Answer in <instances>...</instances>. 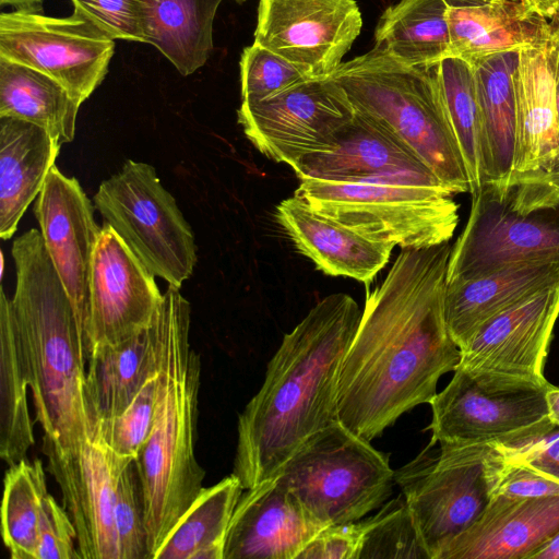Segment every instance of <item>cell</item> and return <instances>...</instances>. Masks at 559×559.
<instances>
[{
  "label": "cell",
  "instance_id": "1",
  "mask_svg": "<svg viewBox=\"0 0 559 559\" xmlns=\"http://www.w3.org/2000/svg\"><path fill=\"white\" fill-rule=\"evenodd\" d=\"M452 246L402 249L367 294L337 383L338 420L371 441L404 413L430 403L460 348L443 310Z\"/></svg>",
  "mask_w": 559,
  "mask_h": 559
},
{
  "label": "cell",
  "instance_id": "2",
  "mask_svg": "<svg viewBox=\"0 0 559 559\" xmlns=\"http://www.w3.org/2000/svg\"><path fill=\"white\" fill-rule=\"evenodd\" d=\"M360 316L352 296L334 293L283 336L238 417L233 474L243 489L276 477L312 435L338 420L340 369Z\"/></svg>",
  "mask_w": 559,
  "mask_h": 559
},
{
  "label": "cell",
  "instance_id": "3",
  "mask_svg": "<svg viewBox=\"0 0 559 559\" xmlns=\"http://www.w3.org/2000/svg\"><path fill=\"white\" fill-rule=\"evenodd\" d=\"M11 252L16 274L11 302L36 420L44 437L69 452L94 437L84 392L88 352L40 231L23 233Z\"/></svg>",
  "mask_w": 559,
  "mask_h": 559
},
{
  "label": "cell",
  "instance_id": "4",
  "mask_svg": "<svg viewBox=\"0 0 559 559\" xmlns=\"http://www.w3.org/2000/svg\"><path fill=\"white\" fill-rule=\"evenodd\" d=\"M191 307L168 285L154 319L159 380L151 432L135 459L150 557L195 500L205 472L195 457L201 360L190 344Z\"/></svg>",
  "mask_w": 559,
  "mask_h": 559
},
{
  "label": "cell",
  "instance_id": "5",
  "mask_svg": "<svg viewBox=\"0 0 559 559\" xmlns=\"http://www.w3.org/2000/svg\"><path fill=\"white\" fill-rule=\"evenodd\" d=\"M355 110L376 120L454 194L469 192L465 164L438 80V63L413 67L383 51L343 62L330 74Z\"/></svg>",
  "mask_w": 559,
  "mask_h": 559
},
{
  "label": "cell",
  "instance_id": "6",
  "mask_svg": "<svg viewBox=\"0 0 559 559\" xmlns=\"http://www.w3.org/2000/svg\"><path fill=\"white\" fill-rule=\"evenodd\" d=\"M504 463L503 452L492 444L430 441L395 471V484L430 559H438L485 512Z\"/></svg>",
  "mask_w": 559,
  "mask_h": 559
},
{
  "label": "cell",
  "instance_id": "7",
  "mask_svg": "<svg viewBox=\"0 0 559 559\" xmlns=\"http://www.w3.org/2000/svg\"><path fill=\"white\" fill-rule=\"evenodd\" d=\"M340 420L312 435L280 474L325 527L361 520L393 492L389 456Z\"/></svg>",
  "mask_w": 559,
  "mask_h": 559
},
{
  "label": "cell",
  "instance_id": "8",
  "mask_svg": "<svg viewBox=\"0 0 559 559\" xmlns=\"http://www.w3.org/2000/svg\"><path fill=\"white\" fill-rule=\"evenodd\" d=\"M294 194L316 212L393 248L441 245L459 223V205L444 188L300 179Z\"/></svg>",
  "mask_w": 559,
  "mask_h": 559
},
{
  "label": "cell",
  "instance_id": "9",
  "mask_svg": "<svg viewBox=\"0 0 559 559\" xmlns=\"http://www.w3.org/2000/svg\"><path fill=\"white\" fill-rule=\"evenodd\" d=\"M546 379L537 380L456 366L449 384L429 403L433 442L515 447L555 426Z\"/></svg>",
  "mask_w": 559,
  "mask_h": 559
},
{
  "label": "cell",
  "instance_id": "10",
  "mask_svg": "<svg viewBox=\"0 0 559 559\" xmlns=\"http://www.w3.org/2000/svg\"><path fill=\"white\" fill-rule=\"evenodd\" d=\"M95 209L135 255L168 285L180 288L197 263L193 231L153 166L127 160L104 180Z\"/></svg>",
  "mask_w": 559,
  "mask_h": 559
},
{
  "label": "cell",
  "instance_id": "11",
  "mask_svg": "<svg viewBox=\"0 0 559 559\" xmlns=\"http://www.w3.org/2000/svg\"><path fill=\"white\" fill-rule=\"evenodd\" d=\"M559 259V202L521 209L497 187L472 194L467 223L452 246L447 284L533 260Z\"/></svg>",
  "mask_w": 559,
  "mask_h": 559
},
{
  "label": "cell",
  "instance_id": "12",
  "mask_svg": "<svg viewBox=\"0 0 559 559\" xmlns=\"http://www.w3.org/2000/svg\"><path fill=\"white\" fill-rule=\"evenodd\" d=\"M114 52L115 40L75 12L67 17L16 10L0 15V58L49 75L80 105L105 79Z\"/></svg>",
  "mask_w": 559,
  "mask_h": 559
},
{
  "label": "cell",
  "instance_id": "13",
  "mask_svg": "<svg viewBox=\"0 0 559 559\" xmlns=\"http://www.w3.org/2000/svg\"><path fill=\"white\" fill-rule=\"evenodd\" d=\"M238 123L266 157L289 165L329 150L355 116L344 88L331 76L307 78L258 102H241Z\"/></svg>",
  "mask_w": 559,
  "mask_h": 559
},
{
  "label": "cell",
  "instance_id": "14",
  "mask_svg": "<svg viewBox=\"0 0 559 559\" xmlns=\"http://www.w3.org/2000/svg\"><path fill=\"white\" fill-rule=\"evenodd\" d=\"M43 452L74 525L81 559H120L114 508L119 477L132 457L117 454L97 432L69 452L43 437Z\"/></svg>",
  "mask_w": 559,
  "mask_h": 559
},
{
  "label": "cell",
  "instance_id": "15",
  "mask_svg": "<svg viewBox=\"0 0 559 559\" xmlns=\"http://www.w3.org/2000/svg\"><path fill=\"white\" fill-rule=\"evenodd\" d=\"M361 27L355 0H260L253 43L308 78L326 76L343 63Z\"/></svg>",
  "mask_w": 559,
  "mask_h": 559
},
{
  "label": "cell",
  "instance_id": "16",
  "mask_svg": "<svg viewBox=\"0 0 559 559\" xmlns=\"http://www.w3.org/2000/svg\"><path fill=\"white\" fill-rule=\"evenodd\" d=\"M162 300L155 274L104 223L91 263L88 355L96 347L126 342L147 330Z\"/></svg>",
  "mask_w": 559,
  "mask_h": 559
},
{
  "label": "cell",
  "instance_id": "17",
  "mask_svg": "<svg viewBox=\"0 0 559 559\" xmlns=\"http://www.w3.org/2000/svg\"><path fill=\"white\" fill-rule=\"evenodd\" d=\"M94 209L79 180L55 165L33 210L46 251L74 307L86 349L91 263L100 231Z\"/></svg>",
  "mask_w": 559,
  "mask_h": 559
},
{
  "label": "cell",
  "instance_id": "18",
  "mask_svg": "<svg viewBox=\"0 0 559 559\" xmlns=\"http://www.w3.org/2000/svg\"><path fill=\"white\" fill-rule=\"evenodd\" d=\"M292 168L299 179L448 189L386 129L357 110L329 150L307 154Z\"/></svg>",
  "mask_w": 559,
  "mask_h": 559
},
{
  "label": "cell",
  "instance_id": "19",
  "mask_svg": "<svg viewBox=\"0 0 559 559\" xmlns=\"http://www.w3.org/2000/svg\"><path fill=\"white\" fill-rule=\"evenodd\" d=\"M556 52V34L551 22L550 29L544 36L519 50L514 74L515 153L512 176L507 187L535 181L557 171L559 130L555 95Z\"/></svg>",
  "mask_w": 559,
  "mask_h": 559
},
{
  "label": "cell",
  "instance_id": "20",
  "mask_svg": "<svg viewBox=\"0 0 559 559\" xmlns=\"http://www.w3.org/2000/svg\"><path fill=\"white\" fill-rule=\"evenodd\" d=\"M559 317V283L486 321L460 349L457 366L543 380Z\"/></svg>",
  "mask_w": 559,
  "mask_h": 559
},
{
  "label": "cell",
  "instance_id": "21",
  "mask_svg": "<svg viewBox=\"0 0 559 559\" xmlns=\"http://www.w3.org/2000/svg\"><path fill=\"white\" fill-rule=\"evenodd\" d=\"M245 490L229 524L224 559H297L325 527L281 475Z\"/></svg>",
  "mask_w": 559,
  "mask_h": 559
},
{
  "label": "cell",
  "instance_id": "22",
  "mask_svg": "<svg viewBox=\"0 0 559 559\" xmlns=\"http://www.w3.org/2000/svg\"><path fill=\"white\" fill-rule=\"evenodd\" d=\"M559 531V495L513 499L495 495L480 518L438 559H528Z\"/></svg>",
  "mask_w": 559,
  "mask_h": 559
},
{
  "label": "cell",
  "instance_id": "23",
  "mask_svg": "<svg viewBox=\"0 0 559 559\" xmlns=\"http://www.w3.org/2000/svg\"><path fill=\"white\" fill-rule=\"evenodd\" d=\"M275 218L296 249L323 273L367 286L386 265L393 249L316 212L295 194L277 204Z\"/></svg>",
  "mask_w": 559,
  "mask_h": 559
},
{
  "label": "cell",
  "instance_id": "24",
  "mask_svg": "<svg viewBox=\"0 0 559 559\" xmlns=\"http://www.w3.org/2000/svg\"><path fill=\"white\" fill-rule=\"evenodd\" d=\"M558 283L559 259L524 261L449 283L443 300L448 331L461 349L486 321Z\"/></svg>",
  "mask_w": 559,
  "mask_h": 559
},
{
  "label": "cell",
  "instance_id": "25",
  "mask_svg": "<svg viewBox=\"0 0 559 559\" xmlns=\"http://www.w3.org/2000/svg\"><path fill=\"white\" fill-rule=\"evenodd\" d=\"M61 144L43 128L0 117V237L8 240L40 193Z\"/></svg>",
  "mask_w": 559,
  "mask_h": 559
},
{
  "label": "cell",
  "instance_id": "26",
  "mask_svg": "<svg viewBox=\"0 0 559 559\" xmlns=\"http://www.w3.org/2000/svg\"><path fill=\"white\" fill-rule=\"evenodd\" d=\"M519 50L491 53L469 62L481 117L485 183L498 188L509 185L513 171L516 139L514 74Z\"/></svg>",
  "mask_w": 559,
  "mask_h": 559
},
{
  "label": "cell",
  "instance_id": "27",
  "mask_svg": "<svg viewBox=\"0 0 559 559\" xmlns=\"http://www.w3.org/2000/svg\"><path fill=\"white\" fill-rule=\"evenodd\" d=\"M450 56L468 62L531 45L550 29V21L520 0L449 5Z\"/></svg>",
  "mask_w": 559,
  "mask_h": 559
},
{
  "label": "cell",
  "instance_id": "28",
  "mask_svg": "<svg viewBox=\"0 0 559 559\" xmlns=\"http://www.w3.org/2000/svg\"><path fill=\"white\" fill-rule=\"evenodd\" d=\"M158 338L154 325L134 337L94 348L87 359L85 401L91 425L120 415L146 378L157 368Z\"/></svg>",
  "mask_w": 559,
  "mask_h": 559
},
{
  "label": "cell",
  "instance_id": "29",
  "mask_svg": "<svg viewBox=\"0 0 559 559\" xmlns=\"http://www.w3.org/2000/svg\"><path fill=\"white\" fill-rule=\"evenodd\" d=\"M80 106L49 75L0 58V117L34 123L62 145L74 139Z\"/></svg>",
  "mask_w": 559,
  "mask_h": 559
},
{
  "label": "cell",
  "instance_id": "30",
  "mask_svg": "<svg viewBox=\"0 0 559 559\" xmlns=\"http://www.w3.org/2000/svg\"><path fill=\"white\" fill-rule=\"evenodd\" d=\"M445 0H400L380 16L374 46L413 67L439 63L450 56Z\"/></svg>",
  "mask_w": 559,
  "mask_h": 559
},
{
  "label": "cell",
  "instance_id": "31",
  "mask_svg": "<svg viewBox=\"0 0 559 559\" xmlns=\"http://www.w3.org/2000/svg\"><path fill=\"white\" fill-rule=\"evenodd\" d=\"M242 490L233 473L203 488L153 559H224L229 524Z\"/></svg>",
  "mask_w": 559,
  "mask_h": 559
},
{
  "label": "cell",
  "instance_id": "32",
  "mask_svg": "<svg viewBox=\"0 0 559 559\" xmlns=\"http://www.w3.org/2000/svg\"><path fill=\"white\" fill-rule=\"evenodd\" d=\"M222 0H150L146 44L183 76L203 67L213 50V23Z\"/></svg>",
  "mask_w": 559,
  "mask_h": 559
},
{
  "label": "cell",
  "instance_id": "33",
  "mask_svg": "<svg viewBox=\"0 0 559 559\" xmlns=\"http://www.w3.org/2000/svg\"><path fill=\"white\" fill-rule=\"evenodd\" d=\"M29 389L11 299L0 292V456L10 466L34 444L27 404Z\"/></svg>",
  "mask_w": 559,
  "mask_h": 559
},
{
  "label": "cell",
  "instance_id": "34",
  "mask_svg": "<svg viewBox=\"0 0 559 559\" xmlns=\"http://www.w3.org/2000/svg\"><path fill=\"white\" fill-rule=\"evenodd\" d=\"M47 491L39 459L10 465L3 479L1 534L12 559H37L38 525Z\"/></svg>",
  "mask_w": 559,
  "mask_h": 559
},
{
  "label": "cell",
  "instance_id": "35",
  "mask_svg": "<svg viewBox=\"0 0 559 559\" xmlns=\"http://www.w3.org/2000/svg\"><path fill=\"white\" fill-rule=\"evenodd\" d=\"M438 80L473 194L485 183L481 117L473 66L462 58L448 56L438 63Z\"/></svg>",
  "mask_w": 559,
  "mask_h": 559
},
{
  "label": "cell",
  "instance_id": "36",
  "mask_svg": "<svg viewBox=\"0 0 559 559\" xmlns=\"http://www.w3.org/2000/svg\"><path fill=\"white\" fill-rule=\"evenodd\" d=\"M366 531L358 559L427 558L404 497L386 502L373 516L365 519Z\"/></svg>",
  "mask_w": 559,
  "mask_h": 559
},
{
  "label": "cell",
  "instance_id": "37",
  "mask_svg": "<svg viewBox=\"0 0 559 559\" xmlns=\"http://www.w3.org/2000/svg\"><path fill=\"white\" fill-rule=\"evenodd\" d=\"M159 380L157 368L146 378L134 399L118 416L100 421L95 430L123 457L136 459L145 443L155 417Z\"/></svg>",
  "mask_w": 559,
  "mask_h": 559
},
{
  "label": "cell",
  "instance_id": "38",
  "mask_svg": "<svg viewBox=\"0 0 559 559\" xmlns=\"http://www.w3.org/2000/svg\"><path fill=\"white\" fill-rule=\"evenodd\" d=\"M114 519L120 559H151L143 491L135 459L127 463L119 477Z\"/></svg>",
  "mask_w": 559,
  "mask_h": 559
},
{
  "label": "cell",
  "instance_id": "39",
  "mask_svg": "<svg viewBox=\"0 0 559 559\" xmlns=\"http://www.w3.org/2000/svg\"><path fill=\"white\" fill-rule=\"evenodd\" d=\"M241 102H258L307 79L292 62L253 43L240 57Z\"/></svg>",
  "mask_w": 559,
  "mask_h": 559
},
{
  "label": "cell",
  "instance_id": "40",
  "mask_svg": "<svg viewBox=\"0 0 559 559\" xmlns=\"http://www.w3.org/2000/svg\"><path fill=\"white\" fill-rule=\"evenodd\" d=\"M73 12L91 21L111 39L147 41L150 0H70Z\"/></svg>",
  "mask_w": 559,
  "mask_h": 559
},
{
  "label": "cell",
  "instance_id": "41",
  "mask_svg": "<svg viewBox=\"0 0 559 559\" xmlns=\"http://www.w3.org/2000/svg\"><path fill=\"white\" fill-rule=\"evenodd\" d=\"M37 559H81L74 525L63 506L49 493L39 518Z\"/></svg>",
  "mask_w": 559,
  "mask_h": 559
},
{
  "label": "cell",
  "instance_id": "42",
  "mask_svg": "<svg viewBox=\"0 0 559 559\" xmlns=\"http://www.w3.org/2000/svg\"><path fill=\"white\" fill-rule=\"evenodd\" d=\"M366 522L330 525L321 530L297 559H358Z\"/></svg>",
  "mask_w": 559,
  "mask_h": 559
},
{
  "label": "cell",
  "instance_id": "43",
  "mask_svg": "<svg viewBox=\"0 0 559 559\" xmlns=\"http://www.w3.org/2000/svg\"><path fill=\"white\" fill-rule=\"evenodd\" d=\"M496 495L513 499L556 496L559 495V480L526 464L506 460Z\"/></svg>",
  "mask_w": 559,
  "mask_h": 559
},
{
  "label": "cell",
  "instance_id": "44",
  "mask_svg": "<svg viewBox=\"0 0 559 559\" xmlns=\"http://www.w3.org/2000/svg\"><path fill=\"white\" fill-rule=\"evenodd\" d=\"M500 448V447H499ZM506 460L526 464L559 480V427L515 447L500 448Z\"/></svg>",
  "mask_w": 559,
  "mask_h": 559
},
{
  "label": "cell",
  "instance_id": "45",
  "mask_svg": "<svg viewBox=\"0 0 559 559\" xmlns=\"http://www.w3.org/2000/svg\"><path fill=\"white\" fill-rule=\"evenodd\" d=\"M528 559H559V531L534 550L528 556Z\"/></svg>",
  "mask_w": 559,
  "mask_h": 559
},
{
  "label": "cell",
  "instance_id": "46",
  "mask_svg": "<svg viewBox=\"0 0 559 559\" xmlns=\"http://www.w3.org/2000/svg\"><path fill=\"white\" fill-rule=\"evenodd\" d=\"M525 3L532 11L550 20L559 12L558 0H520Z\"/></svg>",
  "mask_w": 559,
  "mask_h": 559
},
{
  "label": "cell",
  "instance_id": "47",
  "mask_svg": "<svg viewBox=\"0 0 559 559\" xmlns=\"http://www.w3.org/2000/svg\"><path fill=\"white\" fill-rule=\"evenodd\" d=\"M555 34H556V66H555V95H556V112L557 124L559 130V12L550 19Z\"/></svg>",
  "mask_w": 559,
  "mask_h": 559
},
{
  "label": "cell",
  "instance_id": "48",
  "mask_svg": "<svg viewBox=\"0 0 559 559\" xmlns=\"http://www.w3.org/2000/svg\"><path fill=\"white\" fill-rule=\"evenodd\" d=\"M45 0H0V4L11 5L16 11L43 12Z\"/></svg>",
  "mask_w": 559,
  "mask_h": 559
},
{
  "label": "cell",
  "instance_id": "49",
  "mask_svg": "<svg viewBox=\"0 0 559 559\" xmlns=\"http://www.w3.org/2000/svg\"><path fill=\"white\" fill-rule=\"evenodd\" d=\"M546 402L551 423L559 427V388L551 385L546 393Z\"/></svg>",
  "mask_w": 559,
  "mask_h": 559
},
{
  "label": "cell",
  "instance_id": "50",
  "mask_svg": "<svg viewBox=\"0 0 559 559\" xmlns=\"http://www.w3.org/2000/svg\"><path fill=\"white\" fill-rule=\"evenodd\" d=\"M490 0H445L449 5H469L479 4Z\"/></svg>",
  "mask_w": 559,
  "mask_h": 559
},
{
  "label": "cell",
  "instance_id": "51",
  "mask_svg": "<svg viewBox=\"0 0 559 559\" xmlns=\"http://www.w3.org/2000/svg\"><path fill=\"white\" fill-rule=\"evenodd\" d=\"M235 1H237V2H243V1H246V0H235Z\"/></svg>",
  "mask_w": 559,
  "mask_h": 559
},
{
  "label": "cell",
  "instance_id": "52",
  "mask_svg": "<svg viewBox=\"0 0 559 559\" xmlns=\"http://www.w3.org/2000/svg\"><path fill=\"white\" fill-rule=\"evenodd\" d=\"M558 3H559V0H558Z\"/></svg>",
  "mask_w": 559,
  "mask_h": 559
}]
</instances>
